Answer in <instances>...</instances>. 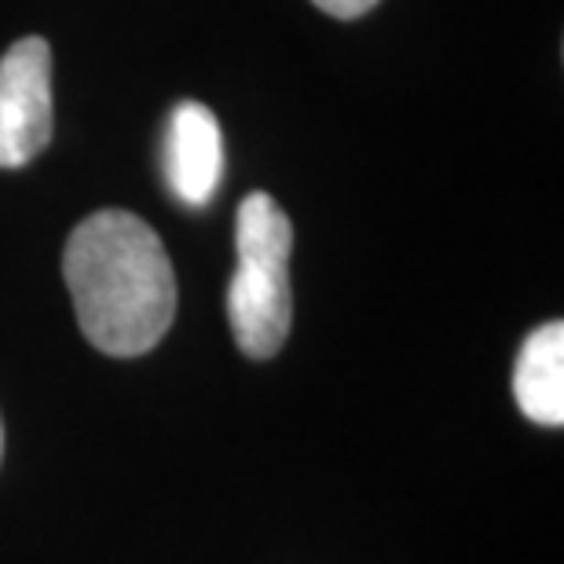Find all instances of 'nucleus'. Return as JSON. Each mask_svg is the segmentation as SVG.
Returning a JSON list of instances; mask_svg holds the SVG:
<instances>
[{
  "instance_id": "obj_1",
  "label": "nucleus",
  "mask_w": 564,
  "mask_h": 564,
  "mask_svg": "<svg viewBox=\"0 0 564 564\" xmlns=\"http://www.w3.org/2000/svg\"><path fill=\"white\" fill-rule=\"evenodd\" d=\"M63 275L82 334L99 352L132 359L176 319V275L162 239L129 209H99L74 228Z\"/></svg>"
},
{
  "instance_id": "obj_2",
  "label": "nucleus",
  "mask_w": 564,
  "mask_h": 564,
  "mask_svg": "<svg viewBox=\"0 0 564 564\" xmlns=\"http://www.w3.org/2000/svg\"><path fill=\"white\" fill-rule=\"evenodd\" d=\"M293 224L272 195H246L235 217L239 268L228 282V323L250 359H272L290 337Z\"/></svg>"
},
{
  "instance_id": "obj_3",
  "label": "nucleus",
  "mask_w": 564,
  "mask_h": 564,
  "mask_svg": "<svg viewBox=\"0 0 564 564\" xmlns=\"http://www.w3.org/2000/svg\"><path fill=\"white\" fill-rule=\"evenodd\" d=\"M52 140V48L22 37L0 55V169H22Z\"/></svg>"
},
{
  "instance_id": "obj_4",
  "label": "nucleus",
  "mask_w": 564,
  "mask_h": 564,
  "mask_svg": "<svg viewBox=\"0 0 564 564\" xmlns=\"http://www.w3.org/2000/svg\"><path fill=\"white\" fill-rule=\"evenodd\" d=\"M224 173V137L217 115L198 104L184 99L169 115V140H165V180L169 191L184 206H206L217 195Z\"/></svg>"
},
{
  "instance_id": "obj_5",
  "label": "nucleus",
  "mask_w": 564,
  "mask_h": 564,
  "mask_svg": "<svg viewBox=\"0 0 564 564\" xmlns=\"http://www.w3.org/2000/svg\"><path fill=\"white\" fill-rule=\"evenodd\" d=\"M513 400L535 425H564V326L543 323L524 337L513 367Z\"/></svg>"
},
{
  "instance_id": "obj_6",
  "label": "nucleus",
  "mask_w": 564,
  "mask_h": 564,
  "mask_svg": "<svg viewBox=\"0 0 564 564\" xmlns=\"http://www.w3.org/2000/svg\"><path fill=\"white\" fill-rule=\"evenodd\" d=\"M312 4L334 19H359V15H367L378 0H312Z\"/></svg>"
},
{
  "instance_id": "obj_7",
  "label": "nucleus",
  "mask_w": 564,
  "mask_h": 564,
  "mask_svg": "<svg viewBox=\"0 0 564 564\" xmlns=\"http://www.w3.org/2000/svg\"><path fill=\"white\" fill-rule=\"evenodd\" d=\"M0 458H4V422H0Z\"/></svg>"
}]
</instances>
